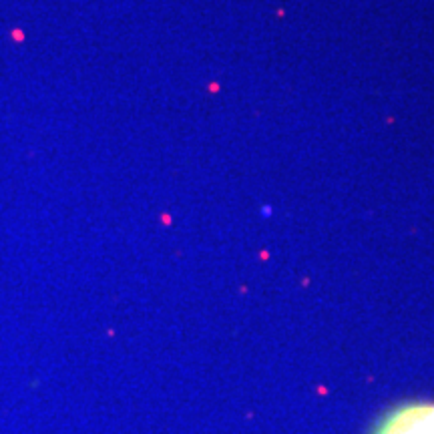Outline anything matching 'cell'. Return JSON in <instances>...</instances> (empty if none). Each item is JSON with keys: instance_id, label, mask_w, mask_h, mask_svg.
<instances>
[{"instance_id": "cell-1", "label": "cell", "mask_w": 434, "mask_h": 434, "mask_svg": "<svg viewBox=\"0 0 434 434\" xmlns=\"http://www.w3.org/2000/svg\"><path fill=\"white\" fill-rule=\"evenodd\" d=\"M376 434H434V404H410L392 412Z\"/></svg>"}]
</instances>
